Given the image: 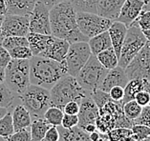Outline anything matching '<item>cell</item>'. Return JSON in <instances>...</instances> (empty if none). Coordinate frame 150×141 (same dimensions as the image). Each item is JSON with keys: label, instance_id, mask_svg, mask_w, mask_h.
<instances>
[{"label": "cell", "instance_id": "41", "mask_svg": "<svg viewBox=\"0 0 150 141\" xmlns=\"http://www.w3.org/2000/svg\"><path fill=\"white\" fill-rule=\"evenodd\" d=\"M79 124V116L78 114H64L62 117L61 126L65 129H70L78 126Z\"/></svg>", "mask_w": 150, "mask_h": 141}, {"label": "cell", "instance_id": "6", "mask_svg": "<svg viewBox=\"0 0 150 141\" xmlns=\"http://www.w3.org/2000/svg\"><path fill=\"white\" fill-rule=\"evenodd\" d=\"M5 85L21 95L30 86V59H13L5 68Z\"/></svg>", "mask_w": 150, "mask_h": 141}, {"label": "cell", "instance_id": "9", "mask_svg": "<svg viewBox=\"0 0 150 141\" xmlns=\"http://www.w3.org/2000/svg\"><path fill=\"white\" fill-rule=\"evenodd\" d=\"M76 23L80 32L87 38H91L108 31L113 20L98 15L96 13L76 12Z\"/></svg>", "mask_w": 150, "mask_h": 141}, {"label": "cell", "instance_id": "17", "mask_svg": "<svg viewBox=\"0 0 150 141\" xmlns=\"http://www.w3.org/2000/svg\"><path fill=\"white\" fill-rule=\"evenodd\" d=\"M128 81H129V78L126 74L125 69L118 65L117 67L108 71L100 87V90L105 93H109L111 88L115 86H120L124 88Z\"/></svg>", "mask_w": 150, "mask_h": 141}, {"label": "cell", "instance_id": "13", "mask_svg": "<svg viewBox=\"0 0 150 141\" xmlns=\"http://www.w3.org/2000/svg\"><path fill=\"white\" fill-rule=\"evenodd\" d=\"M1 32L4 37L27 36L29 30V16L6 14L2 21Z\"/></svg>", "mask_w": 150, "mask_h": 141}, {"label": "cell", "instance_id": "10", "mask_svg": "<svg viewBox=\"0 0 150 141\" xmlns=\"http://www.w3.org/2000/svg\"><path fill=\"white\" fill-rule=\"evenodd\" d=\"M91 55L92 53H91L88 42L79 41L70 44L68 53L64 59L68 74L76 77Z\"/></svg>", "mask_w": 150, "mask_h": 141}, {"label": "cell", "instance_id": "34", "mask_svg": "<svg viewBox=\"0 0 150 141\" xmlns=\"http://www.w3.org/2000/svg\"><path fill=\"white\" fill-rule=\"evenodd\" d=\"M1 46L8 51L18 46H29L27 36H7L3 38Z\"/></svg>", "mask_w": 150, "mask_h": 141}, {"label": "cell", "instance_id": "48", "mask_svg": "<svg viewBox=\"0 0 150 141\" xmlns=\"http://www.w3.org/2000/svg\"><path fill=\"white\" fill-rule=\"evenodd\" d=\"M7 13V6L5 0H0V15H5Z\"/></svg>", "mask_w": 150, "mask_h": 141}, {"label": "cell", "instance_id": "39", "mask_svg": "<svg viewBox=\"0 0 150 141\" xmlns=\"http://www.w3.org/2000/svg\"><path fill=\"white\" fill-rule=\"evenodd\" d=\"M134 23L137 24L142 29V31L150 30V11H142Z\"/></svg>", "mask_w": 150, "mask_h": 141}, {"label": "cell", "instance_id": "4", "mask_svg": "<svg viewBox=\"0 0 150 141\" xmlns=\"http://www.w3.org/2000/svg\"><path fill=\"white\" fill-rule=\"evenodd\" d=\"M133 121L128 119L123 114L122 104L109 101L100 108V113L96 121L97 130L100 133H107L114 128H129L133 126Z\"/></svg>", "mask_w": 150, "mask_h": 141}, {"label": "cell", "instance_id": "57", "mask_svg": "<svg viewBox=\"0 0 150 141\" xmlns=\"http://www.w3.org/2000/svg\"><path fill=\"white\" fill-rule=\"evenodd\" d=\"M137 141H150V136L147 137V138H145V139H142V140H137Z\"/></svg>", "mask_w": 150, "mask_h": 141}, {"label": "cell", "instance_id": "25", "mask_svg": "<svg viewBox=\"0 0 150 141\" xmlns=\"http://www.w3.org/2000/svg\"><path fill=\"white\" fill-rule=\"evenodd\" d=\"M147 80L146 79H140V78H135L130 79L126 86L124 87V96L122 100V104L123 106L124 103L128 102L130 100H134L135 96L139 93L144 90V86L146 84Z\"/></svg>", "mask_w": 150, "mask_h": 141}, {"label": "cell", "instance_id": "11", "mask_svg": "<svg viewBox=\"0 0 150 141\" xmlns=\"http://www.w3.org/2000/svg\"><path fill=\"white\" fill-rule=\"evenodd\" d=\"M128 78L150 81V41H147L134 59L125 68Z\"/></svg>", "mask_w": 150, "mask_h": 141}, {"label": "cell", "instance_id": "46", "mask_svg": "<svg viewBox=\"0 0 150 141\" xmlns=\"http://www.w3.org/2000/svg\"><path fill=\"white\" fill-rule=\"evenodd\" d=\"M11 60H12V57H11L9 51L0 45V66L6 68Z\"/></svg>", "mask_w": 150, "mask_h": 141}, {"label": "cell", "instance_id": "21", "mask_svg": "<svg viewBox=\"0 0 150 141\" xmlns=\"http://www.w3.org/2000/svg\"><path fill=\"white\" fill-rule=\"evenodd\" d=\"M12 117L14 132L19 131L21 129L30 128L32 124V116L28 110L22 104H16L12 111Z\"/></svg>", "mask_w": 150, "mask_h": 141}, {"label": "cell", "instance_id": "8", "mask_svg": "<svg viewBox=\"0 0 150 141\" xmlns=\"http://www.w3.org/2000/svg\"><path fill=\"white\" fill-rule=\"evenodd\" d=\"M146 42L147 39L144 36L142 29L137 24L133 23L130 27H128L122 51H120L119 66L125 69L142 49Z\"/></svg>", "mask_w": 150, "mask_h": 141}, {"label": "cell", "instance_id": "29", "mask_svg": "<svg viewBox=\"0 0 150 141\" xmlns=\"http://www.w3.org/2000/svg\"><path fill=\"white\" fill-rule=\"evenodd\" d=\"M110 141H137L129 128H114L107 133Z\"/></svg>", "mask_w": 150, "mask_h": 141}, {"label": "cell", "instance_id": "14", "mask_svg": "<svg viewBox=\"0 0 150 141\" xmlns=\"http://www.w3.org/2000/svg\"><path fill=\"white\" fill-rule=\"evenodd\" d=\"M100 109L89 95L85 96L80 101L79 104V112L78 114L79 116V124L78 126L83 129L88 124H96L97 118L98 116Z\"/></svg>", "mask_w": 150, "mask_h": 141}, {"label": "cell", "instance_id": "3", "mask_svg": "<svg viewBox=\"0 0 150 141\" xmlns=\"http://www.w3.org/2000/svg\"><path fill=\"white\" fill-rule=\"evenodd\" d=\"M91 92L84 90L79 84L75 76L67 74L59 79L50 89L51 106L63 110V107L70 101H78L80 103L84 97L89 95Z\"/></svg>", "mask_w": 150, "mask_h": 141}, {"label": "cell", "instance_id": "19", "mask_svg": "<svg viewBox=\"0 0 150 141\" xmlns=\"http://www.w3.org/2000/svg\"><path fill=\"white\" fill-rule=\"evenodd\" d=\"M126 0H98L97 13L113 21L117 20L122 5Z\"/></svg>", "mask_w": 150, "mask_h": 141}, {"label": "cell", "instance_id": "32", "mask_svg": "<svg viewBox=\"0 0 150 141\" xmlns=\"http://www.w3.org/2000/svg\"><path fill=\"white\" fill-rule=\"evenodd\" d=\"M76 12L96 13L98 0H69Z\"/></svg>", "mask_w": 150, "mask_h": 141}, {"label": "cell", "instance_id": "53", "mask_svg": "<svg viewBox=\"0 0 150 141\" xmlns=\"http://www.w3.org/2000/svg\"><path fill=\"white\" fill-rule=\"evenodd\" d=\"M9 110H10V109H7V108L0 107V118L4 116V115L7 114V112H8Z\"/></svg>", "mask_w": 150, "mask_h": 141}, {"label": "cell", "instance_id": "15", "mask_svg": "<svg viewBox=\"0 0 150 141\" xmlns=\"http://www.w3.org/2000/svg\"><path fill=\"white\" fill-rule=\"evenodd\" d=\"M144 6V0H126L122 5L117 20L128 28L140 15Z\"/></svg>", "mask_w": 150, "mask_h": 141}, {"label": "cell", "instance_id": "38", "mask_svg": "<svg viewBox=\"0 0 150 141\" xmlns=\"http://www.w3.org/2000/svg\"><path fill=\"white\" fill-rule=\"evenodd\" d=\"M132 133L136 140L145 139L150 136V127L141 124H134L132 126Z\"/></svg>", "mask_w": 150, "mask_h": 141}, {"label": "cell", "instance_id": "50", "mask_svg": "<svg viewBox=\"0 0 150 141\" xmlns=\"http://www.w3.org/2000/svg\"><path fill=\"white\" fill-rule=\"evenodd\" d=\"M5 75H6L5 68L0 66V84H2V83L5 82Z\"/></svg>", "mask_w": 150, "mask_h": 141}, {"label": "cell", "instance_id": "42", "mask_svg": "<svg viewBox=\"0 0 150 141\" xmlns=\"http://www.w3.org/2000/svg\"><path fill=\"white\" fill-rule=\"evenodd\" d=\"M109 95H110V98L115 101V102H120L122 103V100L124 96V88L120 86H115L111 88V90L109 91Z\"/></svg>", "mask_w": 150, "mask_h": 141}, {"label": "cell", "instance_id": "55", "mask_svg": "<svg viewBox=\"0 0 150 141\" xmlns=\"http://www.w3.org/2000/svg\"><path fill=\"white\" fill-rule=\"evenodd\" d=\"M144 32V36L147 39V41H150V30H145V31H142Z\"/></svg>", "mask_w": 150, "mask_h": 141}, {"label": "cell", "instance_id": "43", "mask_svg": "<svg viewBox=\"0 0 150 141\" xmlns=\"http://www.w3.org/2000/svg\"><path fill=\"white\" fill-rule=\"evenodd\" d=\"M134 100H136V102L139 105H141L142 107H146L150 104V95L147 91L142 90L137 93Z\"/></svg>", "mask_w": 150, "mask_h": 141}, {"label": "cell", "instance_id": "12", "mask_svg": "<svg viewBox=\"0 0 150 141\" xmlns=\"http://www.w3.org/2000/svg\"><path fill=\"white\" fill-rule=\"evenodd\" d=\"M29 30L30 32L41 34H52L50 25V10L36 1L33 12L29 15Z\"/></svg>", "mask_w": 150, "mask_h": 141}, {"label": "cell", "instance_id": "22", "mask_svg": "<svg viewBox=\"0 0 150 141\" xmlns=\"http://www.w3.org/2000/svg\"><path fill=\"white\" fill-rule=\"evenodd\" d=\"M53 38L52 34H41L35 32H29L27 39L29 42V47L33 53V55H39L44 51L51 39Z\"/></svg>", "mask_w": 150, "mask_h": 141}, {"label": "cell", "instance_id": "44", "mask_svg": "<svg viewBox=\"0 0 150 141\" xmlns=\"http://www.w3.org/2000/svg\"><path fill=\"white\" fill-rule=\"evenodd\" d=\"M59 140V132L56 126H51L47 131L42 141H58Z\"/></svg>", "mask_w": 150, "mask_h": 141}, {"label": "cell", "instance_id": "26", "mask_svg": "<svg viewBox=\"0 0 150 141\" xmlns=\"http://www.w3.org/2000/svg\"><path fill=\"white\" fill-rule=\"evenodd\" d=\"M51 125L44 118L33 119L30 131L33 141H42Z\"/></svg>", "mask_w": 150, "mask_h": 141}, {"label": "cell", "instance_id": "36", "mask_svg": "<svg viewBox=\"0 0 150 141\" xmlns=\"http://www.w3.org/2000/svg\"><path fill=\"white\" fill-rule=\"evenodd\" d=\"M90 96L92 97V99L95 101V103L97 104L98 109L101 108V107H103L106 103L112 100L110 98V95H109L108 93H105V92L101 91V90H100V89H98V90H96V91H94V92H91Z\"/></svg>", "mask_w": 150, "mask_h": 141}, {"label": "cell", "instance_id": "30", "mask_svg": "<svg viewBox=\"0 0 150 141\" xmlns=\"http://www.w3.org/2000/svg\"><path fill=\"white\" fill-rule=\"evenodd\" d=\"M63 110L60 108L54 107V106H50L47 111L45 112L43 118L49 123L51 126H61V121L62 117H63Z\"/></svg>", "mask_w": 150, "mask_h": 141}, {"label": "cell", "instance_id": "47", "mask_svg": "<svg viewBox=\"0 0 150 141\" xmlns=\"http://www.w3.org/2000/svg\"><path fill=\"white\" fill-rule=\"evenodd\" d=\"M36 1L41 2L42 4H44L47 8L50 10V9H52L54 6H56L57 4H59V3H62V2L69 1V0H36Z\"/></svg>", "mask_w": 150, "mask_h": 141}, {"label": "cell", "instance_id": "54", "mask_svg": "<svg viewBox=\"0 0 150 141\" xmlns=\"http://www.w3.org/2000/svg\"><path fill=\"white\" fill-rule=\"evenodd\" d=\"M142 11H150V0H144V6Z\"/></svg>", "mask_w": 150, "mask_h": 141}, {"label": "cell", "instance_id": "23", "mask_svg": "<svg viewBox=\"0 0 150 141\" xmlns=\"http://www.w3.org/2000/svg\"><path fill=\"white\" fill-rule=\"evenodd\" d=\"M59 132V140L58 141H92L88 133L79 126L70 129H65L62 126L57 127Z\"/></svg>", "mask_w": 150, "mask_h": 141}, {"label": "cell", "instance_id": "49", "mask_svg": "<svg viewBox=\"0 0 150 141\" xmlns=\"http://www.w3.org/2000/svg\"><path fill=\"white\" fill-rule=\"evenodd\" d=\"M83 130L86 133H93L95 131H97V126H96V124H88V125H86L85 127L83 128Z\"/></svg>", "mask_w": 150, "mask_h": 141}, {"label": "cell", "instance_id": "5", "mask_svg": "<svg viewBox=\"0 0 150 141\" xmlns=\"http://www.w3.org/2000/svg\"><path fill=\"white\" fill-rule=\"evenodd\" d=\"M19 96L21 104L30 113L32 119L43 118L45 112L51 106L50 90L30 84Z\"/></svg>", "mask_w": 150, "mask_h": 141}, {"label": "cell", "instance_id": "16", "mask_svg": "<svg viewBox=\"0 0 150 141\" xmlns=\"http://www.w3.org/2000/svg\"><path fill=\"white\" fill-rule=\"evenodd\" d=\"M69 47H70V43L67 40L56 37L53 35V38L51 39L47 48L40 53L39 56L48 57V58L61 62L65 59Z\"/></svg>", "mask_w": 150, "mask_h": 141}, {"label": "cell", "instance_id": "35", "mask_svg": "<svg viewBox=\"0 0 150 141\" xmlns=\"http://www.w3.org/2000/svg\"><path fill=\"white\" fill-rule=\"evenodd\" d=\"M13 59H30L33 53L29 46H18L9 51Z\"/></svg>", "mask_w": 150, "mask_h": 141}, {"label": "cell", "instance_id": "24", "mask_svg": "<svg viewBox=\"0 0 150 141\" xmlns=\"http://www.w3.org/2000/svg\"><path fill=\"white\" fill-rule=\"evenodd\" d=\"M88 44L90 47L92 55H97L98 53L104 50H107L112 47L110 35H109L108 31L101 32L100 34H97L96 36L89 38Z\"/></svg>", "mask_w": 150, "mask_h": 141}, {"label": "cell", "instance_id": "58", "mask_svg": "<svg viewBox=\"0 0 150 141\" xmlns=\"http://www.w3.org/2000/svg\"><path fill=\"white\" fill-rule=\"evenodd\" d=\"M0 141H5V139L2 138V137H0Z\"/></svg>", "mask_w": 150, "mask_h": 141}, {"label": "cell", "instance_id": "37", "mask_svg": "<svg viewBox=\"0 0 150 141\" xmlns=\"http://www.w3.org/2000/svg\"><path fill=\"white\" fill-rule=\"evenodd\" d=\"M4 139L5 141H33L31 131L29 130V128L21 129L19 131L13 132V133Z\"/></svg>", "mask_w": 150, "mask_h": 141}, {"label": "cell", "instance_id": "2", "mask_svg": "<svg viewBox=\"0 0 150 141\" xmlns=\"http://www.w3.org/2000/svg\"><path fill=\"white\" fill-rule=\"evenodd\" d=\"M68 74L65 61L58 62L48 57L33 55L30 58V82L50 90L63 76Z\"/></svg>", "mask_w": 150, "mask_h": 141}, {"label": "cell", "instance_id": "51", "mask_svg": "<svg viewBox=\"0 0 150 141\" xmlns=\"http://www.w3.org/2000/svg\"><path fill=\"white\" fill-rule=\"evenodd\" d=\"M98 141H110V139H109L107 133H100V138L98 139Z\"/></svg>", "mask_w": 150, "mask_h": 141}, {"label": "cell", "instance_id": "27", "mask_svg": "<svg viewBox=\"0 0 150 141\" xmlns=\"http://www.w3.org/2000/svg\"><path fill=\"white\" fill-rule=\"evenodd\" d=\"M97 58L102 66L107 69V70H111V69L115 68L119 65V58L112 47L98 53Z\"/></svg>", "mask_w": 150, "mask_h": 141}, {"label": "cell", "instance_id": "28", "mask_svg": "<svg viewBox=\"0 0 150 141\" xmlns=\"http://www.w3.org/2000/svg\"><path fill=\"white\" fill-rule=\"evenodd\" d=\"M19 99V96L13 93L5 85V83L0 84V107L12 109L14 101Z\"/></svg>", "mask_w": 150, "mask_h": 141}, {"label": "cell", "instance_id": "7", "mask_svg": "<svg viewBox=\"0 0 150 141\" xmlns=\"http://www.w3.org/2000/svg\"><path fill=\"white\" fill-rule=\"evenodd\" d=\"M108 71L98 60L97 55H92L76 76L79 84L88 92L100 89Z\"/></svg>", "mask_w": 150, "mask_h": 141}, {"label": "cell", "instance_id": "20", "mask_svg": "<svg viewBox=\"0 0 150 141\" xmlns=\"http://www.w3.org/2000/svg\"><path fill=\"white\" fill-rule=\"evenodd\" d=\"M5 2L7 6L6 14L29 16L33 12L36 0H5Z\"/></svg>", "mask_w": 150, "mask_h": 141}, {"label": "cell", "instance_id": "52", "mask_svg": "<svg viewBox=\"0 0 150 141\" xmlns=\"http://www.w3.org/2000/svg\"><path fill=\"white\" fill-rule=\"evenodd\" d=\"M3 18H4V15H0V45L2 44L3 38H4V36H3V34H2V32H1V25H2Z\"/></svg>", "mask_w": 150, "mask_h": 141}, {"label": "cell", "instance_id": "33", "mask_svg": "<svg viewBox=\"0 0 150 141\" xmlns=\"http://www.w3.org/2000/svg\"><path fill=\"white\" fill-rule=\"evenodd\" d=\"M142 108L141 105H139L136 100H130L128 102L124 103L122 106V110H123V114L124 115L130 120L134 121L135 119H137L142 114Z\"/></svg>", "mask_w": 150, "mask_h": 141}, {"label": "cell", "instance_id": "45", "mask_svg": "<svg viewBox=\"0 0 150 141\" xmlns=\"http://www.w3.org/2000/svg\"><path fill=\"white\" fill-rule=\"evenodd\" d=\"M79 102L70 101L63 107V113L67 114H78L79 112Z\"/></svg>", "mask_w": 150, "mask_h": 141}, {"label": "cell", "instance_id": "1", "mask_svg": "<svg viewBox=\"0 0 150 141\" xmlns=\"http://www.w3.org/2000/svg\"><path fill=\"white\" fill-rule=\"evenodd\" d=\"M50 25L52 35L65 39L70 44L89 40L79 31L76 23V11L70 1L59 3L50 9Z\"/></svg>", "mask_w": 150, "mask_h": 141}, {"label": "cell", "instance_id": "40", "mask_svg": "<svg viewBox=\"0 0 150 141\" xmlns=\"http://www.w3.org/2000/svg\"><path fill=\"white\" fill-rule=\"evenodd\" d=\"M133 124H141L150 127V105L142 108L141 115L137 119H135Z\"/></svg>", "mask_w": 150, "mask_h": 141}, {"label": "cell", "instance_id": "18", "mask_svg": "<svg viewBox=\"0 0 150 141\" xmlns=\"http://www.w3.org/2000/svg\"><path fill=\"white\" fill-rule=\"evenodd\" d=\"M108 32L109 35H110L112 48L114 49L118 58H120V51H122V47L127 32V27L123 23L120 22L118 20H115L113 21L110 28L108 29Z\"/></svg>", "mask_w": 150, "mask_h": 141}, {"label": "cell", "instance_id": "56", "mask_svg": "<svg viewBox=\"0 0 150 141\" xmlns=\"http://www.w3.org/2000/svg\"><path fill=\"white\" fill-rule=\"evenodd\" d=\"M144 90H145V91H147L149 93V95H150V81L147 80V82H146V84L144 86Z\"/></svg>", "mask_w": 150, "mask_h": 141}, {"label": "cell", "instance_id": "31", "mask_svg": "<svg viewBox=\"0 0 150 141\" xmlns=\"http://www.w3.org/2000/svg\"><path fill=\"white\" fill-rule=\"evenodd\" d=\"M14 132L13 117H12V109H10L3 117L0 118V137L6 138L10 136Z\"/></svg>", "mask_w": 150, "mask_h": 141}]
</instances>
